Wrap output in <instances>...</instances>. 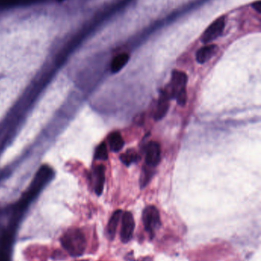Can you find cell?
Segmentation results:
<instances>
[{
  "mask_svg": "<svg viewBox=\"0 0 261 261\" xmlns=\"http://www.w3.org/2000/svg\"><path fill=\"white\" fill-rule=\"evenodd\" d=\"M61 246L72 257H81L85 252L87 241L84 232L79 228H70L60 239Z\"/></svg>",
  "mask_w": 261,
  "mask_h": 261,
  "instance_id": "6da1fadb",
  "label": "cell"
},
{
  "mask_svg": "<svg viewBox=\"0 0 261 261\" xmlns=\"http://www.w3.org/2000/svg\"><path fill=\"white\" fill-rule=\"evenodd\" d=\"M188 76L180 70H174L172 73L171 82L164 89L170 99H175L181 107L185 106L188 99L186 86Z\"/></svg>",
  "mask_w": 261,
  "mask_h": 261,
  "instance_id": "7a4b0ae2",
  "label": "cell"
},
{
  "mask_svg": "<svg viewBox=\"0 0 261 261\" xmlns=\"http://www.w3.org/2000/svg\"><path fill=\"white\" fill-rule=\"evenodd\" d=\"M142 219L146 231L148 233L150 239H153L156 231L162 225L159 210L154 205L146 207L143 212Z\"/></svg>",
  "mask_w": 261,
  "mask_h": 261,
  "instance_id": "3957f363",
  "label": "cell"
},
{
  "mask_svg": "<svg viewBox=\"0 0 261 261\" xmlns=\"http://www.w3.org/2000/svg\"><path fill=\"white\" fill-rule=\"evenodd\" d=\"M226 25V18L220 17L215 20L204 32L202 36V41L204 44H208L217 39L223 34Z\"/></svg>",
  "mask_w": 261,
  "mask_h": 261,
  "instance_id": "277c9868",
  "label": "cell"
},
{
  "mask_svg": "<svg viewBox=\"0 0 261 261\" xmlns=\"http://www.w3.org/2000/svg\"><path fill=\"white\" fill-rule=\"evenodd\" d=\"M135 229V221L130 212H126L122 217L121 230V239L123 243H127L131 240Z\"/></svg>",
  "mask_w": 261,
  "mask_h": 261,
  "instance_id": "5b68a950",
  "label": "cell"
},
{
  "mask_svg": "<svg viewBox=\"0 0 261 261\" xmlns=\"http://www.w3.org/2000/svg\"><path fill=\"white\" fill-rule=\"evenodd\" d=\"M161 161V147L159 143L151 141L146 147V164L156 167Z\"/></svg>",
  "mask_w": 261,
  "mask_h": 261,
  "instance_id": "8992f818",
  "label": "cell"
},
{
  "mask_svg": "<svg viewBox=\"0 0 261 261\" xmlns=\"http://www.w3.org/2000/svg\"><path fill=\"white\" fill-rule=\"evenodd\" d=\"M170 98L165 90H162L158 100L156 106V112H155L154 119L156 121H160L167 116L170 109Z\"/></svg>",
  "mask_w": 261,
  "mask_h": 261,
  "instance_id": "52a82bcc",
  "label": "cell"
},
{
  "mask_svg": "<svg viewBox=\"0 0 261 261\" xmlns=\"http://www.w3.org/2000/svg\"><path fill=\"white\" fill-rule=\"evenodd\" d=\"M218 50L219 47L216 44H207L198 50L196 53V61L199 64H205L216 55Z\"/></svg>",
  "mask_w": 261,
  "mask_h": 261,
  "instance_id": "ba28073f",
  "label": "cell"
},
{
  "mask_svg": "<svg viewBox=\"0 0 261 261\" xmlns=\"http://www.w3.org/2000/svg\"><path fill=\"white\" fill-rule=\"evenodd\" d=\"M94 174V191L98 196H101L104 191L105 182V167L104 165H98L93 170Z\"/></svg>",
  "mask_w": 261,
  "mask_h": 261,
  "instance_id": "9c48e42d",
  "label": "cell"
},
{
  "mask_svg": "<svg viewBox=\"0 0 261 261\" xmlns=\"http://www.w3.org/2000/svg\"><path fill=\"white\" fill-rule=\"evenodd\" d=\"M122 210H116L112 215L107 224V229H106V234L109 240H113L116 236V229H117L118 225H119L120 220L122 216Z\"/></svg>",
  "mask_w": 261,
  "mask_h": 261,
  "instance_id": "30bf717a",
  "label": "cell"
},
{
  "mask_svg": "<svg viewBox=\"0 0 261 261\" xmlns=\"http://www.w3.org/2000/svg\"><path fill=\"white\" fill-rule=\"evenodd\" d=\"M107 140H108L110 150L113 152H119L124 147V140L119 132H113L110 133Z\"/></svg>",
  "mask_w": 261,
  "mask_h": 261,
  "instance_id": "8fae6325",
  "label": "cell"
},
{
  "mask_svg": "<svg viewBox=\"0 0 261 261\" xmlns=\"http://www.w3.org/2000/svg\"><path fill=\"white\" fill-rule=\"evenodd\" d=\"M129 60H130V56L127 53L120 54L117 56L115 57L110 64L112 73H116L121 71L128 63Z\"/></svg>",
  "mask_w": 261,
  "mask_h": 261,
  "instance_id": "7c38bea8",
  "label": "cell"
},
{
  "mask_svg": "<svg viewBox=\"0 0 261 261\" xmlns=\"http://www.w3.org/2000/svg\"><path fill=\"white\" fill-rule=\"evenodd\" d=\"M120 159L124 165L130 167L131 164H134V163L139 161V156L134 149H129L121 155Z\"/></svg>",
  "mask_w": 261,
  "mask_h": 261,
  "instance_id": "4fadbf2b",
  "label": "cell"
},
{
  "mask_svg": "<svg viewBox=\"0 0 261 261\" xmlns=\"http://www.w3.org/2000/svg\"><path fill=\"white\" fill-rule=\"evenodd\" d=\"M154 167H150V166L144 165L143 167L142 171H141L140 179H139V184L142 189L145 188L148 185L150 181L151 180L152 177L154 175Z\"/></svg>",
  "mask_w": 261,
  "mask_h": 261,
  "instance_id": "5bb4252c",
  "label": "cell"
},
{
  "mask_svg": "<svg viewBox=\"0 0 261 261\" xmlns=\"http://www.w3.org/2000/svg\"><path fill=\"white\" fill-rule=\"evenodd\" d=\"M94 158L98 161H105L108 159V151L105 142L101 143L95 150Z\"/></svg>",
  "mask_w": 261,
  "mask_h": 261,
  "instance_id": "9a60e30c",
  "label": "cell"
},
{
  "mask_svg": "<svg viewBox=\"0 0 261 261\" xmlns=\"http://www.w3.org/2000/svg\"><path fill=\"white\" fill-rule=\"evenodd\" d=\"M252 7L254 8V10L257 12V13H260V7H261V2L260 0L255 2L253 3Z\"/></svg>",
  "mask_w": 261,
  "mask_h": 261,
  "instance_id": "2e32d148",
  "label": "cell"
},
{
  "mask_svg": "<svg viewBox=\"0 0 261 261\" xmlns=\"http://www.w3.org/2000/svg\"><path fill=\"white\" fill-rule=\"evenodd\" d=\"M78 261H89L88 260H78Z\"/></svg>",
  "mask_w": 261,
  "mask_h": 261,
  "instance_id": "e0dca14e",
  "label": "cell"
},
{
  "mask_svg": "<svg viewBox=\"0 0 261 261\" xmlns=\"http://www.w3.org/2000/svg\"><path fill=\"white\" fill-rule=\"evenodd\" d=\"M60 1H61V0H60Z\"/></svg>",
  "mask_w": 261,
  "mask_h": 261,
  "instance_id": "ac0fdd59",
  "label": "cell"
}]
</instances>
